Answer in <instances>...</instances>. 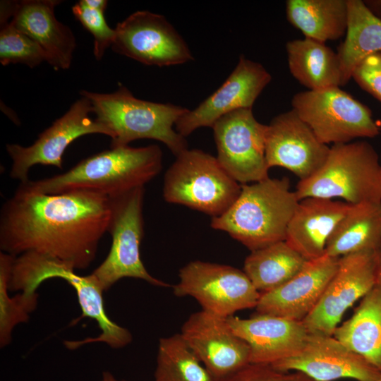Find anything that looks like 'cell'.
<instances>
[{
	"instance_id": "6da1fadb",
	"label": "cell",
	"mask_w": 381,
	"mask_h": 381,
	"mask_svg": "<svg viewBox=\"0 0 381 381\" xmlns=\"http://www.w3.org/2000/svg\"><path fill=\"white\" fill-rule=\"evenodd\" d=\"M110 216L109 198L101 193L43 194L19 185L1 209L0 248L15 257L39 253L84 270L95 259Z\"/></svg>"
},
{
	"instance_id": "7a4b0ae2",
	"label": "cell",
	"mask_w": 381,
	"mask_h": 381,
	"mask_svg": "<svg viewBox=\"0 0 381 381\" xmlns=\"http://www.w3.org/2000/svg\"><path fill=\"white\" fill-rule=\"evenodd\" d=\"M162 157L156 145L111 147L81 160L65 173L20 185L43 194L84 190L111 198L144 187L160 172Z\"/></svg>"
},
{
	"instance_id": "3957f363",
	"label": "cell",
	"mask_w": 381,
	"mask_h": 381,
	"mask_svg": "<svg viewBox=\"0 0 381 381\" xmlns=\"http://www.w3.org/2000/svg\"><path fill=\"white\" fill-rule=\"evenodd\" d=\"M298 201L287 177L241 184L236 200L224 214L212 218L211 226L253 251L285 241Z\"/></svg>"
},
{
	"instance_id": "277c9868",
	"label": "cell",
	"mask_w": 381,
	"mask_h": 381,
	"mask_svg": "<svg viewBox=\"0 0 381 381\" xmlns=\"http://www.w3.org/2000/svg\"><path fill=\"white\" fill-rule=\"evenodd\" d=\"M80 94L90 100L95 119L111 133V147L152 139L164 143L175 156L188 149L185 137L173 128L188 109L136 98L122 85L112 93L82 90Z\"/></svg>"
},
{
	"instance_id": "5b68a950",
	"label": "cell",
	"mask_w": 381,
	"mask_h": 381,
	"mask_svg": "<svg viewBox=\"0 0 381 381\" xmlns=\"http://www.w3.org/2000/svg\"><path fill=\"white\" fill-rule=\"evenodd\" d=\"M70 265L59 260L36 253H25L14 260L9 290L20 291L22 297L29 301H37V289L44 281L60 278L68 282L77 294L82 310L80 319L87 317L95 320L101 332L95 338L82 341H65L68 349L82 344L104 342L113 349L126 346L132 341L131 332L107 315L103 300L104 291L96 277L91 273L81 276L75 273Z\"/></svg>"
},
{
	"instance_id": "8992f818",
	"label": "cell",
	"mask_w": 381,
	"mask_h": 381,
	"mask_svg": "<svg viewBox=\"0 0 381 381\" xmlns=\"http://www.w3.org/2000/svg\"><path fill=\"white\" fill-rule=\"evenodd\" d=\"M298 200L313 197L339 198L349 204L381 202V163L367 141L332 145L327 158L310 177L299 181Z\"/></svg>"
},
{
	"instance_id": "52a82bcc",
	"label": "cell",
	"mask_w": 381,
	"mask_h": 381,
	"mask_svg": "<svg viewBox=\"0 0 381 381\" xmlns=\"http://www.w3.org/2000/svg\"><path fill=\"white\" fill-rule=\"evenodd\" d=\"M163 197L213 217L224 214L238 198L241 184L220 165L216 157L198 149L176 156L165 173Z\"/></svg>"
},
{
	"instance_id": "ba28073f",
	"label": "cell",
	"mask_w": 381,
	"mask_h": 381,
	"mask_svg": "<svg viewBox=\"0 0 381 381\" xmlns=\"http://www.w3.org/2000/svg\"><path fill=\"white\" fill-rule=\"evenodd\" d=\"M291 106L327 145L373 138L381 133L370 109L339 87L297 92Z\"/></svg>"
},
{
	"instance_id": "9c48e42d",
	"label": "cell",
	"mask_w": 381,
	"mask_h": 381,
	"mask_svg": "<svg viewBox=\"0 0 381 381\" xmlns=\"http://www.w3.org/2000/svg\"><path fill=\"white\" fill-rule=\"evenodd\" d=\"M145 188L109 198L111 216L107 232L112 241L104 261L92 272L105 291L125 277L143 279L149 284L169 287L152 277L141 260L140 247L144 235L143 215Z\"/></svg>"
},
{
	"instance_id": "30bf717a",
	"label": "cell",
	"mask_w": 381,
	"mask_h": 381,
	"mask_svg": "<svg viewBox=\"0 0 381 381\" xmlns=\"http://www.w3.org/2000/svg\"><path fill=\"white\" fill-rule=\"evenodd\" d=\"M179 277L173 286L176 296H191L202 310L224 318L255 308L260 296L243 270L226 265L192 261L179 270Z\"/></svg>"
},
{
	"instance_id": "8fae6325",
	"label": "cell",
	"mask_w": 381,
	"mask_h": 381,
	"mask_svg": "<svg viewBox=\"0 0 381 381\" xmlns=\"http://www.w3.org/2000/svg\"><path fill=\"white\" fill-rule=\"evenodd\" d=\"M217 159L238 183L247 184L269 177L265 155L267 125L260 123L252 109L230 112L212 126Z\"/></svg>"
},
{
	"instance_id": "7c38bea8",
	"label": "cell",
	"mask_w": 381,
	"mask_h": 381,
	"mask_svg": "<svg viewBox=\"0 0 381 381\" xmlns=\"http://www.w3.org/2000/svg\"><path fill=\"white\" fill-rule=\"evenodd\" d=\"M379 250L342 256L320 301L303 320L309 333L333 335L342 316L377 283Z\"/></svg>"
},
{
	"instance_id": "4fadbf2b",
	"label": "cell",
	"mask_w": 381,
	"mask_h": 381,
	"mask_svg": "<svg viewBox=\"0 0 381 381\" xmlns=\"http://www.w3.org/2000/svg\"><path fill=\"white\" fill-rule=\"evenodd\" d=\"M114 30L112 49L143 64L162 67L193 59L185 40L162 15L138 11Z\"/></svg>"
},
{
	"instance_id": "5bb4252c",
	"label": "cell",
	"mask_w": 381,
	"mask_h": 381,
	"mask_svg": "<svg viewBox=\"0 0 381 381\" xmlns=\"http://www.w3.org/2000/svg\"><path fill=\"white\" fill-rule=\"evenodd\" d=\"M90 100L81 96L69 109L42 133L30 146L7 144L6 151L12 159L10 176L20 183L28 181V172L35 164L51 165L62 169V157L67 147L78 138L88 134L111 133L92 119Z\"/></svg>"
},
{
	"instance_id": "9a60e30c",
	"label": "cell",
	"mask_w": 381,
	"mask_h": 381,
	"mask_svg": "<svg viewBox=\"0 0 381 381\" xmlns=\"http://www.w3.org/2000/svg\"><path fill=\"white\" fill-rule=\"evenodd\" d=\"M179 334L217 380L250 363L248 344L233 331L226 318L201 310L189 316Z\"/></svg>"
},
{
	"instance_id": "2e32d148",
	"label": "cell",
	"mask_w": 381,
	"mask_h": 381,
	"mask_svg": "<svg viewBox=\"0 0 381 381\" xmlns=\"http://www.w3.org/2000/svg\"><path fill=\"white\" fill-rule=\"evenodd\" d=\"M272 76L260 63L241 55L224 83L195 109L188 110L175 124L183 137L202 127H211L222 116L241 109H252Z\"/></svg>"
},
{
	"instance_id": "e0dca14e",
	"label": "cell",
	"mask_w": 381,
	"mask_h": 381,
	"mask_svg": "<svg viewBox=\"0 0 381 381\" xmlns=\"http://www.w3.org/2000/svg\"><path fill=\"white\" fill-rule=\"evenodd\" d=\"M329 149L292 109L276 116L267 125L265 155L269 168H285L299 181L320 169Z\"/></svg>"
},
{
	"instance_id": "ac0fdd59",
	"label": "cell",
	"mask_w": 381,
	"mask_h": 381,
	"mask_svg": "<svg viewBox=\"0 0 381 381\" xmlns=\"http://www.w3.org/2000/svg\"><path fill=\"white\" fill-rule=\"evenodd\" d=\"M271 365L282 372L303 373L315 381H377L381 376L379 370L333 335L320 334L309 333L298 354Z\"/></svg>"
},
{
	"instance_id": "d6986e66",
	"label": "cell",
	"mask_w": 381,
	"mask_h": 381,
	"mask_svg": "<svg viewBox=\"0 0 381 381\" xmlns=\"http://www.w3.org/2000/svg\"><path fill=\"white\" fill-rule=\"evenodd\" d=\"M58 0L1 1L9 22L37 42L56 70L70 68L76 40L71 29L56 18Z\"/></svg>"
},
{
	"instance_id": "ffe728a7",
	"label": "cell",
	"mask_w": 381,
	"mask_h": 381,
	"mask_svg": "<svg viewBox=\"0 0 381 381\" xmlns=\"http://www.w3.org/2000/svg\"><path fill=\"white\" fill-rule=\"evenodd\" d=\"M339 259L325 254L308 260L288 282L260 294L255 307L257 313L303 321L320 301L337 270Z\"/></svg>"
},
{
	"instance_id": "44dd1931",
	"label": "cell",
	"mask_w": 381,
	"mask_h": 381,
	"mask_svg": "<svg viewBox=\"0 0 381 381\" xmlns=\"http://www.w3.org/2000/svg\"><path fill=\"white\" fill-rule=\"evenodd\" d=\"M226 320L249 346L250 363L272 365L298 354L309 332L303 321L256 313L248 319L235 315Z\"/></svg>"
},
{
	"instance_id": "7402d4cb",
	"label": "cell",
	"mask_w": 381,
	"mask_h": 381,
	"mask_svg": "<svg viewBox=\"0 0 381 381\" xmlns=\"http://www.w3.org/2000/svg\"><path fill=\"white\" fill-rule=\"evenodd\" d=\"M350 205L322 198L300 200L289 223L285 241L307 260L322 257L329 237Z\"/></svg>"
},
{
	"instance_id": "603a6c76",
	"label": "cell",
	"mask_w": 381,
	"mask_h": 381,
	"mask_svg": "<svg viewBox=\"0 0 381 381\" xmlns=\"http://www.w3.org/2000/svg\"><path fill=\"white\" fill-rule=\"evenodd\" d=\"M333 336L381 372V277Z\"/></svg>"
},
{
	"instance_id": "cb8c5ba5",
	"label": "cell",
	"mask_w": 381,
	"mask_h": 381,
	"mask_svg": "<svg viewBox=\"0 0 381 381\" xmlns=\"http://www.w3.org/2000/svg\"><path fill=\"white\" fill-rule=\"evenodd\" d=\"M381 248V202L351 204L325 249V254L341 258Z\"/></svg>"
},
{
	"instance_id": "d4e9b609",
	"label": "cell",
	"mask_w": 381,
	"mask_h": 381,
	"mask_svg": "<svg viewBox=\"0 0 381 381\" xmlns=\"http://www.w3.org/2000/svg\"><path fill=\"white\" fill-rule=\"evenodd\" d=\"M290 73L308 90L341 86L337 53L325 43L306 38L286 42Z\"/></svg>"
},
{
	"instance_id": "484cf974",
	"label": "cell",
	"mask_w": 381,
	"mask_h": 381,
	"mask_svg": "<svg viewBox=\"0 0 381 381\" xmlns=\"http://www.w3.org/2000/svg\"><path fill=\"white\" fill-rule=\"evenodd\" d=\"M381 51V20L369 11L363 1L348 0L346 37L337 52L341 84H346L366 57Z\"/></svg>"
},
{
	"instance_id": "4316f807",
	"label": "cell",
	"mask_w": 381,
	"mask_h": 381,
	"mask_svg": "<svg viewBox=\"0 0 381 381\" xmlns=\"http://www.w3.org/2000/svg\"><path fill=\"white\" fill-rule=\"evenodd\" d=\"M286 14L305 37L325 43L346 33L348 0H288Z\"/></svg>"
},
{
	"instance_id": "83f0119b",
	"label": "cell",
	"mask_w": 381,
	"mask_h": 381,
	"mask_svg": "<svg viewBox=\"0 0 381 381\" xmlns=\"http://www.w3.org/2000/svg\"><path fill=\"white\" fill-rule=\"evenodd\" d=\"M307 261L285 241H282L251 251L244 261L243 272L262 294L288 282L303 269Z\"/></svg>"
},
{
	"instance_id": "f1b7e54d",
	"label": "cell",
	"mask_w": 381,
	"mask_h": 381,
	"mask_svg": "<svg viewBox=\"0 0 381 381\" xmlns=\"http://www.w3.org/2000/svg\"><path fill=\"white\" fill-rule=\"evenodd\" d=\"M154 381L218 380L176 334L159 339Z\"/></svg>"
},
{
	"instance_id": "f546056e",
	"label": "cell",
	"mask_w": 381,
	"mask_h": 381,
	"mask_svg": "<svg viewBox=\"0 0 381 381\" xmlns=\"http://www.w3.org/2000/svg\"><path fill=\"white\" fill-rule=\"evenodd\" d=\"M0 25V62L3 66L20 63L34 68L47 61L39 44L16 29L9 22V18L2 13Z\"/></svg>"
},
{
	"instance_id": "4dcf8cb0",
	"label": "cell",
	"mask_w": 381,
	"mask_h": 381,
	"mask_svg": "<svg viewBox=\"0 0 381 381\" xmlns=\"http://www.w3.org/2000/svg\"><path fill=\"white\" fill-rule=\"evenodd\" d=\"M15 256L0 253V345L9 344L11 333L15 326L28 320L29 313L25 308L18 296H8L9 283L11 277Z\"/></svg>"
},
{
	"instance_id": "1f68e13d",
	"label": "cell",
	"mask_w": 381,
	"mask_h": 381,
	"mask_svg": "<svg viewBox=\"0 0 381 381\" xmlns=\"http://www.w3.org/2000/svg\"><path fill=\"white\" fill-rule=\"evenodd\" d=\"M108 1L106 0H80L72 7V13L81 25L92 35L93 54L101 60L105 51L111 47L115 30L111 28L104 17Z\"/></svg>"
},
{
	"instance_id": "d6a6232c",
	"label": "cell",
	"mask_w": 381,
	"mask_h": 381,
	"mask_svg": "<svg viewBox=\"0 0 381 381\" xmlns=\"http://www.w3.org/2000/svg\"><path fill=\"white\" fill-rule=\"evenodd\" d=\"M218 381H315L306 374L282 372L270 364L250 363L233 374Z\"/></svg>"
},
{
	"instance_id": "836d02e7",
	"label": "cell",
	"mask_w": 381,
	"mask_h": 381,
	"mask_svg": "<svg viewBox=\"0 0 381 381\" xmlns=\"http://www.w3.org/2000/svg\"><path fill=\"white\" fill-rule=\"evenodd\" d=\"M352 78L363 90L381 102V71L363 60L354 70Z\"/></svg>"
},
{
	"instance_id": "e575fe53",
	"label": "cell",
	"mask_w": 381,
	"mask_h": 381,
	"mask_svg": "<svg viewBox=\"0 0 381 381\" xmlns=\"http://www.w3.org/2000/svg\"><path fill=\"white\" fill-rule=\"evenodd\" d=\"M363 2L369 11L381 20V0H365Z\"/></svg>"
},
{
	"instance_id": "d590c367",
	"label": "cell",
	"mask_w": 381,
	"mask_h": 381,
	"mask_svg": "<svg viewBox=\"0 0 381 381\" xmlns=\"http://www.w3.org/2000/svg\"><path fill=\"white\" fill-rule=\"evenodd\" d=\"M364 60L381 71V51L368 56Z\"/></svg>"
},
{
	"instance_id": "8d00e7d4",
	"label": "cell",
	"mask_w": 381,
	"mask_h": 381,
	"mask_svg": "<svg viewBox=\"0 0 381 381\" xmlns=\"http://www.w3.org/2000/svg\"><path fill=\"white\" fill-rule=\"evenodd\" d=\"M101 381H124L117 380L110 372L104 371L102 373Z\"/></svg>"
},
{
	"instance_id": "74e56055",
	"label": "cell",
	"mask_w": 381,
	"mask_h": 381,
	"mask_svg": "<svg viewBox=\"0 0 381 381\" xmlns=\"http://www.w3.org/2000/svg\"><path fill=\"white\" fill-rule=\"evenodd\" d=\"M379 259H380V276L381 277V248L379 249Z\"/></svg>"
},
{
	"instance_id": "f35d334b",
	"label": "cell",
	"mask_w": 381,
	"mask_h": 381,
	"mask_svg": "<svg viewBox=\"0 0 381 381\" xmlns=\"http://www.w3.org/2000/svg\"><path fill=\"white\" fill-rule=\"evenodd\" d=\"M377 381H381V376Z\"/></svg>"
},
{
	"instance_id": "ab89813d",
	"label": "cell",
	"mask_w": 381,
	"mask_h": 381,
	"mask_svg": "<svg viewBox=\"0 0 381 381\" xmlns=\"http://www.w3.org/2000/svg\"><path fill=\"white\" fill-rule=\"evenodd\" d=\"M380 163H381V157H380Z\"/></svg>"
}]
</instances>
